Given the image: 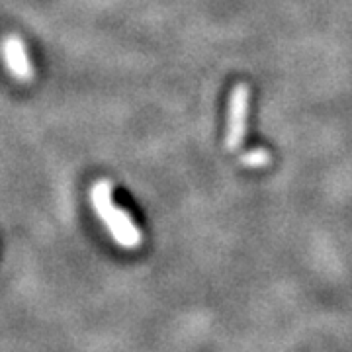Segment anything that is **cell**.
<instances>
[{
    "label": "cell",
    "mask_w": 352,
    "mask_h": 352,
    "mask_svg": "<svg viewBox=\"0 0 352 352\" xmlns=\"http://www.w3.org/2000/svg\"><path fill=\"white\" fill-rule=\"evenodd\" d=\"M92 198V206L96 210V214L104 221V226L108 227L112 239L124 247V249H135L141 245V231L139 227L133 223V219L129 217L126 210L118 208L113 204L112 198V184L100 180L94 184V188L90 192Z\"/></svg>",
    "instance_id": "cell-1"
},
{
    "label": "cell",
    "mask_w": 352,
    "mask_h": 352,
    "mask_svg": "<svg viewBox=\"0 0 352 352\" xmlns=\"http://www.w3.org/2000/svg\"><path fill=\"white\" fill-rule=\"evenodd\" d=\"M249 98H251V92H249L247 85H237L231 92L226 135V147L229 151H237L243 145V139H245V133H247Z\"/></svg>",
    "instance_id": "cell-2"
},
{
    "label": "cell",
    "mask_w": 352,
    "mask_h": 352,
    "mask_svg": "<svg viewBox=\"0 0 352 352\" xmlns=\"http://www.w3.org/2000/svg\"><path fill=\"white\" fill-rule=\"evenodd\" d=\"M2 57L14 76H18L22 80L32 78V73H34L32 63L28 59V53H25L24 43L20 41V38L12 36V38H6L2 41Z\"/></svg>",
    "instance_id": "cell-3"
},
{
    "label": "cell",
    "mask_w": 352,
    "mask_h": 352,
    "mask_svg": "<svg viewBox=\"0 0 352 352\" xmlns=\"http://www.w3.org/2000/svg\"><path fill=\"white\" fill-rule=\"evenodd\" d=\"M241 163H245L247 166H252V168L264 166V164L270 163V155H268V151H264V149H252V151H249L247 155L241 157Z\"/></svg>",
    "instance_id": "cell-4"
}]
</instances>
